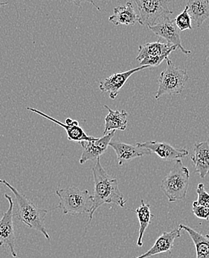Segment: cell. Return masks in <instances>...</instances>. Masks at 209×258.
Returning <instances> with one entry per match:
<instances>
[{
  "label": "cell",
  "mask_w": 209,
  "mask_h": 258,
  "mask_svg": "<svg viewBox=\"0 0 209 258\" xmlns=\"http://www.w3.org/2000/svg\"><path fill=\"white\" fill-rule=\"evenodd\" d=\"M92 169L94 179L92 207L86 226L92 222L95 211L104 204H115L121 208H125L127 203L123 194L119 189V181L105 171L100 164V158L96 159L95 165Z\"/></svg>",
  "instance_id": "cell-1"
},
{
  "label": "cell",
  "mask_w": 209,
  "mask_h": 258,
  "mask_svg": "<svg viewBox=\"0 0 209 258\" xmlns=\"http://www.w3.org/2000/svg\"><path fill=\"white\" fill-rule=\"evenodd\" d=\"M0 184L6 185L15 196L18 205L20 221L26 224L29 228L41 232L48 240H50V236L44 225L47 215V210L39 208L35 203L22 195L16 188L12 186L6 180L0 179Z\"/></svg>",
  "instance_id": "cell-2"
},
{
  "label": "cell",
  "mask_w": 209,
  "mask_h": 258,
  "mask_svg": "<svg viewBox=\"0 0 209 258\" xmlns=\"http://www.w3.org/2000/svg\"><path fill=\"white\" fill-rule=\"evenodd\" d=\"M190 172L180 159L176 160L169 173L161 183L160 188L169 203L184 200L189 186Z\"/></svg>",
  "instance_id": "cell-3"
},
{
  "label": "cell",
  "mask_w": 209,
  "mask_h": 258,
  "mask_svg": "<svg viewBox=\"0 0 209 258\" xmlns=\"http://www.w3.org/2000/svg\"><path fill=\"white\" fill-rule=\"evenodd\" d=\"M60 199L58 208L63 214H89L92 207V197L87 189L75 186L63 188L56 190Z\"/></svg>",
  "instance_id": "cell-4"
},
{
  "label": "cell",
  "mask_w": 209,
  "mask_h": 258,
  "mask_svg": "<svg viewBox=\"0 0 209 258\" xmlns=\"http://www.w3.org/2000/svg\"><path fill=\"white\" fill-rule=\"evenodd\" d=\"M166 61V68L161 73L158 80L159 87L155 95L156 99L164 95L181 94L189 79L186 70L179 69L169 58Z\"/></svg>",
  "instance_id": "cell-5"
},
{
  "label": "cell",
  "mask_w": 209,
  "mask_h": 258,
  "mask_svg": "<svg viewBox=\"0 0 209 258\" xmlns=\"http://www.w3.org/2000/svg\"><path fill=\"white\" fill-rule=\"evenodd\" d=\"M173 0H135L139 12V24L151 26L164 19L171 18L173 12L169 9Z\"/></svg>",
  "instance_id": "cell-6"
},
{
  "label": "cell",
  "mask_w": 209,
  "mask_h": 258,
  "mask_svg": "<svg viewBox=\"0 0 209 258\" xmlns=\"http://www.w3.org/2000/svg\"><path fill=\"white\" fill-rule=\"evenodd\" d=\"M9 203V208L3 214L0 219V246L6 245L10 248L11 253L14 257H18V253L15 247V234L14 228V202L12 197L5 194Z\"/></svg>",
  "instance_id": "cell-7"
},
{
  "label": "cell",
  "mask_w": 209,
  "mask_h": 258,
  "mask_svg": "<svg viewBox=\"0 0 209 258\" xmlns=\"http://www.w3.org/2000/svg\"><path fill=\"white\" fill-rule=\"evenodd\" d=\"M148 28L156 36L165 39L169 44L179 48L185 55L191 53V51L185 49L182 46L180 32L174 20H171V18H165L153 26H148Z\"/></svg>",
  "instance_id": "cell-8"
},
{
  "label": "cell",
  "mask_w": 209,
  "mask_h": 258,
  "mask_svg": "<svg viewBox=\"0 0 209 258\" xmlns=\"http://www.w3.org/2000/svg\"><path fill=\"white\" fill-rule=\"evenodd\" d=\"M116 131L108 132L106 135L100 138H95L90 141H81L80 145L83 147L81 156H80V163L81 165L89 161H93L100 158V155H103L108 147L110 143L114 138Z\"/></svg>",
  "instance_id": "cell-9"
},
{
  "label": "cell",
  "mask_w": 209,
  "mask_h": 258,
  "mask_svg": "<svg viewBox=\"0 0 209 258\" xmlns=\"http://www.w3.org/2000/svg\"><path fill=\"white\" fill-rule=\"evenodd\" d=\"M148 68H150L149 67L140 66L139 68L130 70L126 72L112 75L107 79L100 81L99 89L101 92L108 93L111 99H116L119 95V91L123 88L127 81L132 75L142 71V70L148 69Z\"/></svg>",
  "instance_id": "cell-10"
},
{
  "label": "cell",
  "mask_w": 209,
  "mask_h": 258,
  "mask_svg": "<svg viewBox=\"0 0 209 258\" xmlns=\"http://www.w3.org/2000/svg\"><path fill=\"white\" fill-rule=\"evenodd\" d=\"M27 110L29 111L34 112V113H38L43 117L49 119V120L52 121V122L56 123L57 125H60L62 128L66 130V134H67V138L69 141H73V142L80 143L81 141H90L92 140L95 139V138L89 135H86L84 131L81 127L79 125V122L76 120H73L71 118H67L66 119V124L57 120L55 118L43 113V112L39 111V110L35 109V108H31V107H27Z\"/></svg>",
  "instance_id": "cell-11"
},
{
  "label": "cell",
  "mask_w": 209,
  "mask_h": 258,
  "mask_svg": "<svg viewBox=\"0 0 209 258\" xmlns=\"http://www.w3.org/2000/svg\"><path fill=\"white\" fill-rule=\"evenodd\" d=\"M109 146L114 149L117 155L119 166H122L125 163L129 162L135 158L151 155L152 154L149 149L141 147L138 144L132 145L119 141H111Z\"/></svg>",
  "instance_id": "cell-12"
},
{
  "label": "cell",
  "mask_w": 209,
  "mask_h": 258,
  "mask_svg": "<svg viewBox=\"0 0 209 258\" xmlns=\"http://www.w3.org/2000/svg\"><path fill=\"white\" fill-rule=\"evenodd\" d=\"M139 146L146 148L151 153L157 155L161 159L165 161H173L188 156V150L185 149H176L167 143L158 141H147L145 143H138Z\"/></svg>",
  "instance_id": "cell-13"
},
{
  "label": "cell",
  "mask_w": 209,
  "mask_h": 258,
  "mask_svg": "<svg viewBox=\"0 0 209 258\" xmlns=\"http://www.w3.org/2000/svg\"><path fill=\"white\" fill-rule=\"evenodd\" d=\"M181 237V230L179 228L173 230L170 232L162 233V235L156 240L152 247L145 254L134 258H149L162 253H171L173 247V242L176 239Z\"/></svg>",
  "instance_id": "cell-14"
},
{
  "label": "cell",
  "mask_w": 209,
  "mask_h": 258,
  "mask_svg": "<svg viewBox=\"0 0 209 258\" xmlns=\"http://www.w3.org/2000/svg\"><path fill=\"white\" fill-rule=\"evenodd\" d=\"M177 48L169 43H161L159 40L153 43H147L139 46V55L136 60L140 62L144 58L159 57L165 56L168 57L173 51Z\"/></svg>",
  "instance_id": "cell-15"
},
{
  "label": "cell",
  "mask_w": 209,
  "mask_h": 258,
  "mask_svg": "<svg viewBox=\"0 0 209 258\" xmlns=\"http://www.w3.org/2000/svg\"><path fill=\"white\" fill-rule=\"evenodd\" d=\"M109 21L115 26H133L139 23V16L136 14L133 3L128 2L125 6L115 8L114 15L110 17Z\"/></svg>",
  "instance_id": "cell-16"
},
{
  "label": "cell",
  "mask_w": 209,
  "mask_h": 258,
  "mask_svg": "<svg viewBox=\"0 0 209 258\" xmlns=\"http://www.w3.org/2000/svg\"><path fill=\"white\" fill-rule=\"evenodd\" d=\"M194 164V172L199 174L201 178H205L209 174V144L201 142L194 145V155L191 157Z\"/></svg>",
  "instance_id": "cell-17"
},
{
  "label": "cell",
  "mask_w": 209,
  "mask_h": 258,
  "mask_svg": "<svg viewBox=\"0 0 209 258\" xmlns=\"http://www.w3.org/2000/svg\"><path fill=\"white\" fill-rule=\"evenodd\" d=\"M186 7L191 21L197 28L209 18V0H188Z\"/></svg>",
  "instance_id": "cell-18"
},
{
  "label": "cell",
  "mask_w": 209,
  "mask_h": 258,
  "mask_svg": "<svg viewBox=\"0 0 209 258\" xmlns=\"http://www.w3.org/2000/svg\"><path fill=\"white\" fill-rule=\"evenodd\" d=\"M104 108L108 111V114L105 117V127L103 135L112 131H125L128 125V113L125 110L114 111L107 105Z\"/></svg>",
  "instance_id": "cell-19"
},
{
  "label": "cell",
  "mask_w": 209,
  "mask_h": 258,
  "mask_svg": "<svg viewBox=\"0 0 209 258\" xmlns=\"http://www.w3.org/2000/svg\"><path fill=\"white\" fill-rule=\"evenodd\" d=\"M179 228L189 234L195 245L196 258H209V234L204 235L183 224H180Z\"/></svg>",
  "instance_id": "cell-20"
},
{
  "label": "cell",
  "mask_w": 209,
  "mask_h": 258,
  "mask_svg": "<svg viewBox=\"0 0 209 258\" xmlns=\"http://www.w3.org/2000/svg\"><path fill=\"white\" fill-rule=\"evenodd\" d=\"M139 222V234L137 239L138 246L143 245V237L148 227L151 224V220L154 216L151 214V206L145 203L143 200L141 201V205L135 211Z\"/></svg>",
  "instance_id": "cell-21"
},
{
  "label": "cell",
  "mask_w": 209,
  "mask_h": 258,
  "mask_svg": "<svg viewBox=\"0 0 209 258\" xmlns=\"http://www.w3.org/2000/svg\"><path fill=\"white\" fill-rule=\"evenodd\" d=\"M175 23L176 26L180 32H183L185 30H191L192 28V21L190 19L189 15L188 13V9L185 6V9L182 13L179 14V15L176 16L174 19Z\"/></svg>",
  "instance_id": "cell-22"
},
{
  "label": "cell",
  "mask_w": 209,
  "mask_h": 258,
  "mask_svg": "<svg viewBox=\"0 0 209 258\" xmlns=\"http://www.w3.org/2000/svg\"><path fill=\"white\" fill-rule=\"evenodd\" d=\"M196 194L198 196L197 200H195L193 203L209 208V194L205 190V185L202 183L198 184Z\"/></svg>",
  "instance_id": "cell-23"
},
{
  "label": "cell",
  "mask_w": 209,
  "mask_h": 258,
  "mask_svg": "<svg viewBox=\"0 0 209 258\" xmlns=\"http://www.w3.org/2000/svg\"><path fill=\"white\" fill-rule=\"evenodd\" d=\"M192 211H193V214H194L198 219L208 221L209 208L202 206V205H196V203H193Z\"/></svg>",
  "instance_id": "cell-24"
},
{
  "label": "cell",
  "mask_w": 209,
  "mask_h": 258,
  "mask_svg": "<svg viewBox=\"0 0 209 258\" xmlns=\"http://www.w3.org/2000/svg\"><path fill=\"white\" fill-rule=\"evenodd\" d=\"M65 1L68 2V3H72V4L75 5V6H78V7H81L82 5L84 3H90L91 5L94 6L97 11L100 12V9L99 6H97V5L95 4L94 0H65Z\"/></svg>",
  "instance_id": "cell-25"
},
{
  "label": "cell",
  "mask_w": 209,
  "mask_h": 258,
  "mask_svg": "<svg viewBox=\"0 0 209 258\" xmlns=\"http://www.w3.org/2000/svg\"><path fill=\"white\" fill-rule=\"evenodd\" d=\"M8 4H9V3H3V2H1V0H0V9H1L2 7H3V6H7Z\"/></svg>",
  "instance_id": "cell-26"
},
{
  "label": "cell",
  "mask_w": 209,
  "mask_h": 258,
  "mask_svg": "<svg viewBox=\"0 0 209 258\" xmlns=\"http://www.w3.org/2000/svg\"><path fill=\"white\" fill-rule=\"evenodd\" d=\"M208 139H209V135H208Z\"/></svg>",
  "instance_id": "cell-27"
}]
</instances>
